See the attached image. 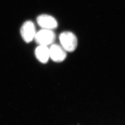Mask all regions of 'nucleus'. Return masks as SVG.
<instances>
[{
	"mask_svg": "<svg viewBox=\"0 0 125 125\" xmlns=\"http://www.w3.org/2000/svg\"><path fill=\"white\" fill-rule=\"evenodd\" d=\"M62 47L66 52H73L76 49L78 45L77 38L75 34L70 31H65L59 36Z\"/></svg>",
	"mask_w": 125,
	"mask_h": 125,
	"instance_id": "f257e3e1",
	"label": "nucleus"
},
{
	"mask_svg": "<svg viewBox=\"0 0 125 125\" xmlns=\"http://www.w3.org/2000/svg\"><path fill=\"white\" fill-rule=\"evenodd\" d=\"M55 38L53 30L42 29L37 32L34 40L39 45L48 46L53 44Z\"/></svg>",
	"mask_w": 125,
	"mask_h": 125,
	"instance_id": "f03ea898",
	"label": "nucleus"
},
{
	"mask_svg": "<svg viewBox=\"0 0 125 125\" xmlns=\"http://www.w3.org/2000/svg\"><path fill=\"white\" fill-rule=\"evenodd\" d=\"M37 33L34 23L30 21L23 23L21 29V34L25 42L29 43L34 40Z\"/></svg>",
	"mask_w": 125,
	"mask_h": 125,
	"instance_id": "7ed1b4c3",
	"label": "nucleus"
},
{
	"mask_svg": "<svg viewBox=\"0 0 125 125\" xmlns=\"http://www.w3.org/2000/svg\"><path fill=\"white\" fill-rule=\"evenodd\" d=\"M38 24L42 29L52 30L56 28L58 23L56 19L48 14H42L37 17Z\"/></svg>",
	"mask_w": 125,
	"mask_h": 125,
	"instance_id": "20e7f679",
	"label": "nucleus"
},
{
	"mask_svg": "<svg viewBox=\"0 0 125 125\" xmlns=\"http://www.w3.org/2000/svg\"><path fill=\"white\" fill-rule=\"evenodd\" d=\"M50 50V58L53 61L60 62L64 61L67 56L66 51L61 45L54 44H52Z\"/></svg>",
	"mask_w": 125,
	"mask_h": 125,
	"instance_id": "39448f33",
	"label": "nucleus"
},
{
	"mask_svg": "<svg viewBox=\"0 0 125 125\" xmlns=\"http://www.w3.org/2000/svg\"><path fill=\"white\" fill-rule=\"evenodd\" d=\"M35 55L42 63H46L50 58V50L48 46L39 45L35 50Z\"/></svg>",
	"mask_w": 125,
	"mask_h": 125,
	"instance_id": "423d86ee",
	"label": "nucleus"
}]
</instances>
